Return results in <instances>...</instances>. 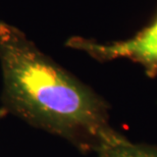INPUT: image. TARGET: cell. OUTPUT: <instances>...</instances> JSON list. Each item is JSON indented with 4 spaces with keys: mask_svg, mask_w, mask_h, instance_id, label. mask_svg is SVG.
Segmentation results:
<instances>
[{
    "mask_svg": "<svg viewBox=\"0 0 157 157\" xmlns=\"http://www.w3.org/2000/svg\"><path fill=\"white\" fill-rule=\"evenodd\" d=\"M96 151L99 157H157V147L132 143L124 136L103 144Z\"/></svg>",
    "mask_w": 157,
    "mask_h": 157,
    "instance_id": "3",
    "label": "cell"
},
{
    "mask_svg": "<svg viewBox=\"0 0 157 157\" xmlns=\"http://www.w3.org/2000/svg\"><path fill=\"white\" fill-rule=\"evenodd\" d=\"M67 45L83 50L99 61L125 58L139 63L148 77L157 76V17L152 24L125 41L97 43L82 37L68 39Z\"/></svg>",
    "mask_w": 157,
    "mask_h": 157,
    "instance_id": "2",
    "label": "cell"
},
{
    "mask_svg": "<svg viewBox=\"0 0 157 157\" xmlns=\"http://www.w3.org/2000/svg\"><path fill=\"white\" fill-rule=\"evenodd\" d=\"M0 64L4 101L24 119L96 150L124 136L111 128L104 100L3 21Z\"/></svg>",
    "mask_w": 157,
    "mask_h": 157,
    "instance_id": "1",
    "label": "cell"
}]
</instances>
